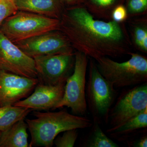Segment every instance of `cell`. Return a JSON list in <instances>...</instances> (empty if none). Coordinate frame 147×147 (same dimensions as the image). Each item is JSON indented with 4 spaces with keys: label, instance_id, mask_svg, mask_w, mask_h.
<instances>
[{
    "label": "cell",
    "instance_id": "obj_1",
    "mask_svg": "<svg viewBox=\"0 0 147 147\" xmlns=\"http://www.w3.org/2000/svg\"><path fill=\"white\" fill-rule=\"evenodd\" d=\"M60 30L74 50L95 61L103 57L129 55L132 48L125 23L96 18L84 4L66 7Z\"/></svg>",
    "mask_w": 147,
    "mask_h": 147
},
{
    "label": "cell",
    "instance_id": "obj_2",
    "mask_svg": "<svg viewBox=\"0 0 147 147\" xmlns=\"http://www.w3.org/2000/svg\"><path fill=\"white\" fill-rule=\"evenodd\" d=\"M33 115L34 119L25 120L31 136L30 147H52L60 133L92 125V121L86 117L70 114L66 110L46 113L34 111Z\"/></svg>",
    "mask_w": 147,
    "mask_h": 147
},
{
    "label": "cell",
    "instance_id": "obj_3",
    "mask_svg": "<svg viewBox=\"0 0 147 147\" xmlns=\"http://www.w3.org/2000/svg\"><path fill=\"white\" fill-rule=\"evenodd\" d=\"M129 55L130 59L122 63L107 57L95 60L100 74L115 88L137 86L147 82L146 57L132 52Z\"/></svg>",
    "mask_w": 147,
    "mask_h": 147
},
{
    "label": "cell",
    "instance_id": "obj_4",
    "mask_svg": "<svg viewBox=\"0 0 147 147\" xmlns=\"http://www.w3.org/2000/svg\"><path fill=\"white\" fill-rule=\"evenodd\" d=\"M86 84V101L93 122L100 124L104 121L108 123V114L117 98V92L100 74L91 58Z\"/></svg>",
    "mask_w": 147,
    "mask_h": 147
},
{
    "label": "cell",
    "instance_id": "obj_5",
    "mask_svg": "<svg viewBox=\"0 0 147 147\" xmlns=\"http://www.w3.org/2000/svg\"><path fill=\"white\" fill-rule=\"evenodd\" d=\"M60 25L59 19L18 10L3 21L0 31L15 42L46 32L59 30Z\"/></svg>",
    "mask_w": 147,
    "mask_h": 147
},
{
    "label": "cell",
    "instance_id": "obj_6",
    "mask_svg": "<svg viewBox=\"0 0 147 147\" xmlns=\"http://www.w3.org/2000/svg\"><path fill=\"white\" fill-rule=\"evenodd\" d=\"M75 65L72 74L67 79L63 97L56 107H67L71 109L72 114L84 116L87 113L86 98V74L88 57L75 51Z\"/></svg>",
    "mask_w": 147,
    "mask_h": 147
},
{
    "label": "cell",
    "instance_id": "obj_7",
    "mask_svg": "<svg viewBox=\"0 0 147 147\" xmlns=\"http://www.w3.org/2000/svg\"><path fill=\"white\" fill-rule=\"evenodd\" d=\"M147 108V82L125 91L110 109L108 119L110 127L106 131L121 126Z\"/></svg>",
    "mask_w": 147,
    "mask_h": 147
},
{
    "label": "cell",
    "instance_id": "obj_8",
    "mask_svg": "<svg viewBox=\"0 0 147 147\" xmlns=\"http://www.w3.org/2000/svg\"><path fill=\"white\" fill-rule=\"evenodd\" d=\"M33 59L39 83L46 85L66 82L74 69V52L38 56Z\"/></svg>",
    "mask_w": 147,
    "mask_h": 147
},
{
    "label": "cell",
    "instance_id": "obj_9",
    "mask_svg": "<svg viewBox=\"0 0 147 147\" xmlns=\"http://www.w3.org/2000/svg\"><path fill=\"white\" fill-rule=\"evenodd\" d=\"M31 57L38 56L74 53L67 37L59 30L43 33L14 42Z\"/></svg>",
    "mask_w": 147,
    "mask_h": 147
},
{
    "label": "cell",
    "instance_id": "obj_10",
    "mask_svg": "<svg viewBox=\"0 0 147 147\" xmlns=\"http://www.w3.org/2000/svg\"><path fill=\"white\" fill-rule=\"evenodd\" d=\"M0 69L28 78H37L35 61L0 31Z\"/></svg>",
    "mask_w": 147,
    "mask_h": 147
},
{
    "label": "cell",
    "instance_id": "obj_11",
    "mask_svg": "<svg viewBox=\"0 0 147 147\" xmlns=\"http://www.w3.org/2000/svg\"><path fill=\"white\" fill-rule=\"evenodd\" d=\"M39 81L0 69V106L13 105L27 97Z\"/></svg>",
    "mask_w": 147,
    "mask_h": 147
},
{
    "label": "cell",
    "instance_id": "obj_12",
    "mask_svg": "<svg viewBox=\"0 0 147 147\" xmlns=\"http://www.w3.org/2000/svg\"><path fill=\"white\" fill-rule=\"evenodd\" d=\"M65 83L49 85L38 82L32 94L13 105L34 111L55 110L63 97Z\"/></svg>",
    "mask_w": 147,
    "mask_h": 147
},
{
    "label": "cell",
    "instance_id": "obj_13",
    "mask_svg": "<svg viewBox=\"0 0 147 147\" xmlns=\"http://www.w3.org/2000/svg\"><path fill=\"white\" fill-rule=\"evenodd\" d=\"M17 10L60 20L65 8L62 0H13Z\"/></svg>",
    "mask_w": 147,
    "mask_h": 147
},
{
    "label": "cell",
    "instance_id": "obj_14",
    "mask_svg": "<svg viewBox=\"0 0 147 147\" xmlns=\"http://www.w3.org/2000/svg\"><path fill=\"white\" fill-rule=\"evenodd\" d=\"M127 29L132 47L147 54V16L128 18Z\"/></svg>",
    "mask_w": 147,
    "mask_h": 147
},
{
    "label": "cell",
    "instance_id": "obj_15",
    "mask_svg": "<svg viewBox=\"0 0 147 147\" xmlns=\"http://www.w3.org/2000/svg\"><path fill=\"white\" fill-rule=\"evenodd\" d=\"M27 129L25 119H22L5 131H1L0 147H30Z\"/></svg>",
    "mask_w": 147,
    "mask_h": 147
},
{
    "label": "cell",
    "instance_id": "obj_16",
    "mask_svg": "<svg viewBox=\"0 0 147 147\" xmlns=\"http://www.w3.org/2000/svg\"><path fill=\"white\" fill-rule=\"evenodd\" d=\"M147 127V108L132 117L115 129L106 131L112 137L119 141L125 140L129 136L139 129Z\"/></svg>",
    "mask_w": 147,
    "mask_h": 147
},
{
    "label": "cell",
    "instance_id": "obj_17",
    "mask_svg": "<svg viewBox=\"0 0 147 147\" xmlns=\"http://www.w3.org/2000/svg\"><path fill=\"white\" fill-rule=\"evenodd\" d=\"M31 111L14 105L0 106V131H5L18 121L25 119Z\"/></svg>",
    "mask_w": 147,
    "mask_h": 147
},
{
    "label": "cell",
    "instance_id": "obj_18",
    "mask_svg": "<svg viewBox=\"0 0 147 147\" xmlns=\"http://www.w3.org/2000/svg\"><path fill=\"white\" fill-rule=\"evenodd\" d=\"M121 0H86L84 4L95 18L105 21L111 20L112 11L117 5L122 4Z\"/></svg>",
    "mask_w": 147,
    "mask_h": 147
},
{
    "label": "cell",
    "instance_id": "obj_19",
    "mask_svg": "<svg viewBox=\"0 0 147 147\" xmlns=\"http://www.w3.org/2000/svg\"><path fill=\"white\" fill-rule=\"evenodd\" d=\"M99 125L98 123H92L91 129L82 140V146L119 147L117 144L107 137Z\"/></svg>",
    "mask_w": 147,
    "mask_h": 147
},
{
    "label": "cell",
    "instance_id": "obj_20",
    "mask_svg": "<svg viewBox=\"0 0 147 147\" xmlns=\"http://www.w3.org/2000/svg\"><path fill=\"white\" fill-rule=\"evenodd\" d=\"M125 6L128 18L147 14V0H127Z\"/></svg>",
    "mask_w": 147,
    "mask_h": 147
},
{
    "label": "cell",
    "instance_id": "obj_21",
    "mask_svg": "<svg viewBox=\"0 0 147 147\" xmlns=\"http://www.w3.org/2000/svg\"><path fill=\"white\" fill-rule=\"evenodd\" d=\"M78 136L77 129H72L64 131L61 137L54 140V144L57 147H73Z\"/></svg>",
    "mask_w": 147,
    "mask_h": 147
},
{
    "label": "cell",
    "instance_id": "obj_22",
    "mask_svg": "<svg viewBox=\"0 0 147 147\" xmlns=\"http://www.w3.org/2000/svg\"><path fill=\"white\" fill-rule=\"evenodd\" d=\"M17 11L13 0H0V26L6 18Z\"/></svg>",
    "mask_w": 147,
    "mask_h": 147
},
{
    "label": "cell",
    "instance_id": "obj_23",
    "mask_svg": "<svg viewBox=\"0 0 147 147\" xmlns=\"http://www.w3.org/2000/svg\"><path fill=\"white\" fill-rule=\"evenodd\" d=\"M128 19L126 7L120 4L113 9L111 13V20L117 23H125Z\"/></svg>",
    "mask_w": 147,
    "mask_h": 147
},
{
    "label": "cell",
    "instance_id": "obj_24",
    "mask_svg": "<svg viewBox=\"0 0 147 147\" xmlns=\"http://www.w3.org/2000/svg\"><path fill=\"white\" fill-rule=\"evenodd\" d=\"M131 146L134 147H147V136L146 134L139 138V139L134 140L131 142H129Z\"/></svg>",
    "mask_w": 147,
    "mask_h": 147
},
{
    "label": "cell",
    "instance_id": "obj_25",
    "mask_svg": "<svg viewBox=\"0 0 147 147\" xmlns=\"http://www.w3.org/2000/svg\"><path fill=\"white\" fill-rule=\"evenodd\" d=\"M65 8L84 4L86 0H62Z\"/></svg>",
    "mask_w": 147,
    "mask_h": 147
},
{
    "label": "cell",
    "instance_id": "obj_26",
    "mask_svg": "<svg viewBox=\"0 0 147 147\" xmlns=\"http://www.w3.org/2000/svg\"><path fill=\"white\" fill-rule=\"evenodd\" d=\"M1 131H0V140H1Z\"/></svg>",
    "mask_w": 147,
    "mask_h": 147
}]
</instances>
